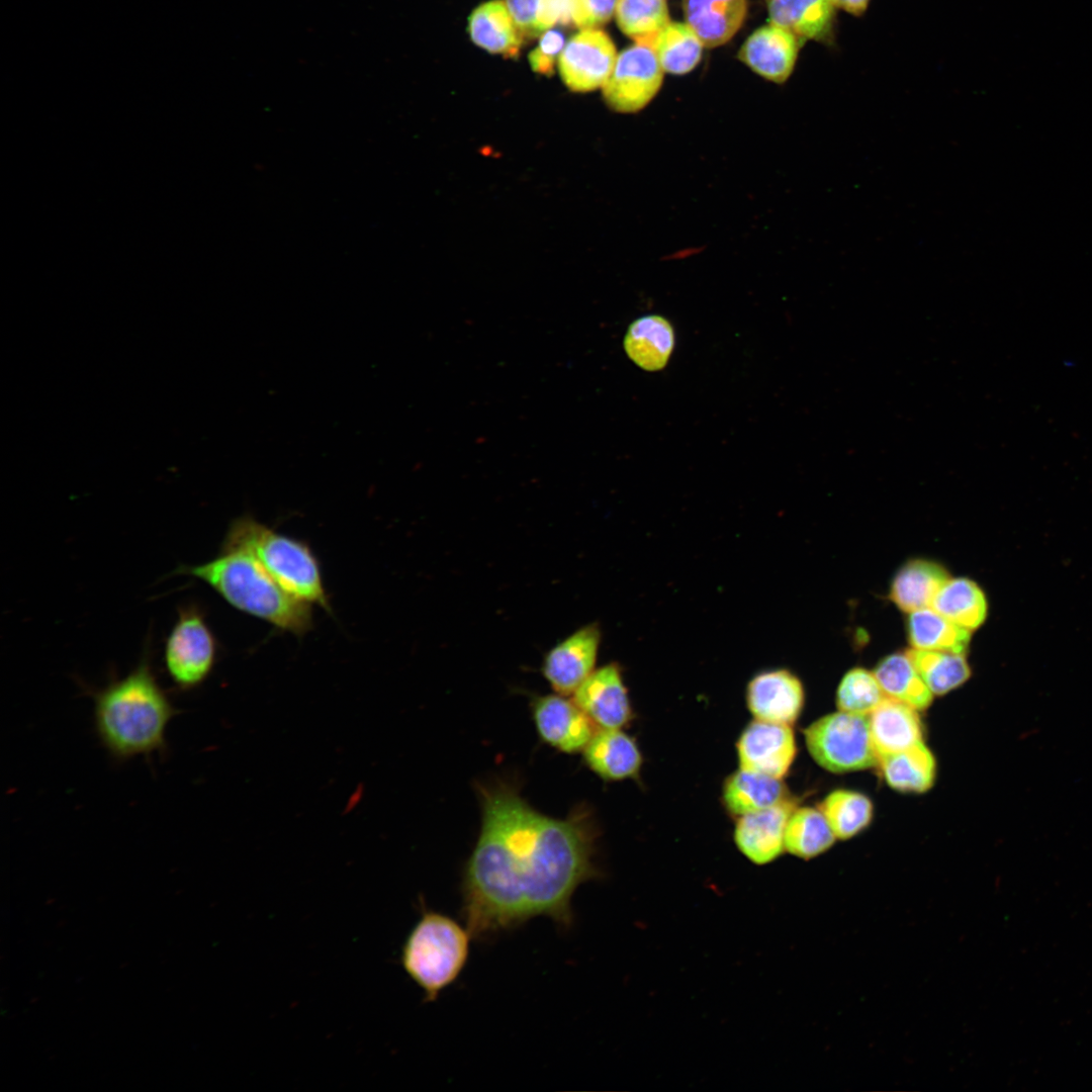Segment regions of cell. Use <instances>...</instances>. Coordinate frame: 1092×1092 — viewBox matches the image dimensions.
<instances>
[{
	"instance_id": "obj_1",
	"label": "cell",
	"mask_w": 1092,
	"mask_h": 1092,
	"mask_svg": "<svg viewBox=\"0 0 1092 1092\" xmlns=\"http://www.w3.org/2000/svg\"><path fill=\"white\" fill-rule=\"evenodd\" d=\"M481 827L462 874V915L475 938L514 929L536 917L572 923L576 889L598 876L599 830L592 810L564 818L533 808L516 783L476 784Z\"/></svg>"
},
{
	"instance_id": "obj_2",
	"label": "cell",
	"mask_w": 1092,
	"mask_h": 1092,
	"mask_svg": "<svg viewBox=\"0 0 1092 1092\" xmlns=\"http://www.w3.org/2000/svg\"><path fill=\"white\" fill-rule=\"evenodd\" d=\"M90 695L96 735L114 761L166 752V729L178 710L160 686L148 650L125 676Z\"/></svg>"
},
{
	"instance_id": "obj_3",
	"label": "cell",
	"mask_w": 1092,
	"mask_h": 1092,
	"mask_svg": "<svg viewBox=\"0 0 1092 1092\" xmlns=\"http://www.w3.org/2000/svg\"><path fill=\"white\" fill-rule=\"evenodd\" d=\"M176 572L202 580L232 607L278 629L301 636L312 627L311 605L284 589L243 549L221 545L211 560Z\"/></svg>"
},
{
	"instance_id": "obj_4",
	"label": "cell",
	"mask_w": 1092,
	"mask_h": 1092,
	"mask_svg": "<svg viewBox=\"0 0 1092 1092\" xmlns=\"http://www.w3.org/2000/svg\"><path fill=\"white\" fill-rule=\"evenodd\" d=\"M221 545L245 550L289 594L330 610L318 561L304 542L243 516L231 523Z\"/></svg>"
},
{
	"instance_id": "obj_5",
	"label": "cell",
	"mask_w": 1092,
	"mask_h": 1092,
	"mask_svg": "<svg viewBox=\"0 0 1092 1092\" xmlns=\"http://www.w3.org/2000/svg\"><path fill=\"white\" fill-rule=\"evenodd\" d=\"M471 937L467 927L449 915L423 910L403 943L400 963L425 1001H435L458 980L468 962Z\"/></svg>"
},
{
	"instance_id": "obj_6",
	"label": "cell",
	"mask_w": 1092,
	"mask_h": 1092,
	"mask_svg": "<svg viewBox=\"0 0 1092 1092\" xmlns=\"http://www.w3.org/2000/svg\"><path fill=\"white\" fill-rule=\"evenodd\" d=\"M812 758L831 772H849L878 765L879 756L872 738L869 716L838 711L828 714L804 730Z\"/></svg>"
},
{
	"instance_id": "obj_7",
	"label": "cell",
	"mask_w": 1092,
	"mask_h": 1092,
	"mask_svg": "<svg viewBox=\"0 0 1092 1092\" xmlns=\"http://www.w3.org/2000/svg\"><path fill=\"white\" fill-rule=\"evenodd\" d=\"M215 658V638L201 610L195 605L179 608L164 648L165 667L175 687L189 691L200 686Z\"/></svg>"
},
{
	"instance_id": "obj_8",
	"label": "cell",
	"mask_w": 1092,
	"mask_h": 1092,
	"mask_svg": "<svg viewBox=\"0 0 1092 1092\" xmlns=\"http://www.w3.org/2000/svg\"><path fill=\"white\" fill-rule=\"evenodd\" d=\"M662 81L663 69L654 51L635 43L617 56L612 73L602 87L603 96L613 110L634 113L653 99Z\"/></svg>"
},
{
	"instance_id": "obj_9",
	"label": "cell",
	"mask_w": 1092,
	"mask_h": 1092,
	"mask_svg": "<svg viewBox=\"0 0 1092 1092\" xmlns=\"http://www.w3.org/2000/svg\"><path fill=\"white\" fill-rule=\"evenodd\" d=\"M616 60L615 44L606 32L581 29L565 43L557 67L570 90L588 92L604 86Z\"/></svg>"
},
{
	"instance_id": "obj_10",
	"label": "cell",
	"mask_w": 1092,
	"mask_h": 1092,
	"mask_svg": "<svg viewBox=\"0 0 1092 1092\" xmlns=\"http://www.w3.org/2000/svg\"><path fill=\"white\" fill-rule=\"evenodd\" d=\"M530 708L540 739L560 752H581L597 731L595 723L567 696L536 695Z\"/></svg>"
},
{
	"instance_id": "obj_11",
	"label": "cell",
	"mask_w": 1092,
	"mask_h": 1092,
	"mask_svg": "<svg viewBox=\"0 0 1092 1092\" xmlns=\"http://www.w3.org/2000/svg\"><path fill=\"white\" fill-rule=\"evenodd\" d=\"M739 768L783 779L797 753L791 725L754 719L741 732L737 743Z\"/></svg>"
},
{
	"instance_id": "obj_12",
	"label": "cell",
	"mask_w": 1092,
	"mask_h": 1092,
	"mask_svg": "<svg viewBox=\"0 0 1092 1092\" xmlns=\"http://www.w3.org/2000/svg\"><path fill=\"white\" fill-rule=\"evenodd\" d=\"M601 643L597 623L587 624L554 645L544 656L542 674L559 695H573L596 669Z\"/></svg>"
},
{
	"instance_id": "obj_13",
	"label": "cell",
	"mask_w": 1092,
	"mask_h": 1092,
	"mask_svg": "<svg viewBox=\"0 0 1092 1092\" xmlns=\"http://www.w3.org/2000/svg\"><path fill=\"white\" fill-rule=\"evenodd\" d=\"M572 699L599 728L622 729L633 719L622 669L616 662L596 668Z\"/></svg>"
},
{
	"instance_id": "obj_14",
	"label": "cell",
	"mask_w": 1092,
	"mask_h": 1092,
	"mask_svg": "<svg viewBox=\"0 0 1092 1092\" xmlns=\"http://www.w3.org/2000/svg\"><path fill=\"white\" fill-rule=\"evenodd\" d=\"M745 700L754 719L792 725L803 710L805 692L797 675L777 668L755 674L747 685Z\"/></svg>"
},
{
	"instance_id": "obj_15",
	"label": "cell",
	"mask_w": 1092,
	"mask_h": 1092,
	"mask_svg": "<svg viewBox=\"0 0 1092 1092\" xmlns=\"http://www.w3.org/2000/svg\"><path fill=\"white\" fill-rule=\"evenodd\" d=\"M797 802L788 798L782 803L755 813L737 817L734 841L745 857L755 864H766L785 850V829Z\"/></svg>"
},
{
	"instance_id": "obj_16",
	"label": "cell",
	"mask_w": 1092,
	"mask_h": 1092,
	"mask_svg": "<svg viewBox=\"0 0 1092 1092\" xmlns=\"http://www.w3.org/2000/svg\"><path fill=\"white\" fill-rule=\"evenodd\" d=\"M769 23L790 31L803 41L814 40L836 48L838 9L832 0H765Z\"/></svg>"
},
{
	"instance_id": "obj_17",
	"label": "cell",
	"mask_w": 1092,
	"mask_h": 1092,
	"mask_svg": "<svg viewBox=\"0 0 1092 1092\" xmlns=\"http://www.w3.org/2000/svg\"><path fill=\"white\" fill-rule=\"evenodd\" d=\"M804 43L790 31L769 24L746 39L738 58L766 80L782 84L792 75Z\"/></svg>"
},
{
	"instance_id": "obj_18",
	"label": "cell",
	"mask_w": 1092,
	"mask_h": 1092,
	"mask_svg": "<svg viewBox=\"0 0 1092 1092\" xmlns=\"http://www.w3.org/2000/svg\"><path fill=\"white\" fill-rule=\"evenodd\" d=\"M581 752L586 766L604 781L635 778L642 765L637 743L622 729H597Z\"/></svg>"
},
{
	"instance_id": "obj_19",
	"label": "cell",
	"mask_w": 1092,
	"mask_h": 1092,
	"mask_svg": "<svg viewBox=\"0 0 1092 1092\" xmlns=\"http://www.w3.org/2000/svg\"><path fill=\"white\" fill-rule=\"evenodd\" d=\"M869 723L879 757L923 740L918 710L889 697L869 715Z\"/></svg>"
},
{
	"instance_id": "obj_20",
	"label": "cell",
	"mask_w": 1092,
	"mask_h": 1092,
	"mask_svg": "<svg viewBox=\"0 0 1092 1092\" xmlns=\"http://www.w3.org/2000/svg\"><path fill=\"white\" fill-rule=\"evenodd\" d=\"M685 19L704 47L715 48L732 38L742 25L747 0H682Z\"/></svg>"
},
{
	"instance_id": "obj_21",
	"label": "cell",
	"mask_w": 1092,
	"mask_h": 1092,
	"mask_svg": "<svg viewBox=\"0 0 1092 1092\" xmlns=\"http://www.w3.org/2000/svg\"><path fill=\"white\" fill-rule=\"evenodd\" d=\"M675 344L670 322L659 314H648L632 322L624 336V349L629 359L645 371L663 369Z\"/></svg>"
},
{
	"instance_id": "obj_22",
	"label": "cell",
	"mask_w": 1092,
	"mask_h": 1092,
	"mask_svg": "<svg viewBox=\"0 0 1092 1092\" xmlns=\"http://www.w3.org/2000/svg\"><path fill=\"white\" fill-rule=\"evenodd\" d=\"M790 798L782 779L739 768L723 784L722 800L736 816L771 808Z\"/></svg>"
},
{
	"instance_id": "obj_23",
	"label": "cell",
	"mask_w": 1092,
	"mask_h": 1092,
	"mask_svg": "<svg viewBox=\"0 0 1092 1092\" xmlns=\"http://www.w3.org/2000/svg\"><path fill=\"white\" fill-rule=\"evenodd\" d=\"M471 40L490 54L515 58L524 36L515 24L505 1L490 0L478 5L468 17Z\"/></svg>"
},
{
	"instance_id": "obj_24",
	"label": "cell",
	"mask_w": 1092,
	"mask_h": 1092,
	"mask_svg": "<svg viewBox=\"0 0 1092 1092\" xmlns=\"http://www.w3.org/2000/svg\"><path fill=\"white\" fill-rule=\"evenodd\" d=\"M948 578V571L941 564L927 559H911L893 577L889 598L906 613L927 608Z\"/></svg>"
},
{
	"instance_id": "obj_25",
	"label": "cell",
	"mask_w": 1092,
	"mask_h": 1092,
	"mask_svg": "<svg viewBox=\"0 0 1092 1092\" xmlns=\"http://www.w3.org/2000/svg\"><path fill=\"white\" fill-rule=\"evenodd\" d=\"M877 767L886 783L901 793H924L931 788L936 776L935 758L923 740L880 756Z\"/></svg>"
},
{
	"instance_id": "obj_26",
	"label": "cell",
	"mask_w": 1092,
	"mask_h": 1092,
	"mask_svg": "<svg viewBox=\"0 0 1092 1092\" xmlns=\"http://www.w3.org/2000/svg\"><path fill=\"white\" fill-rule=\"evenodd\" d=\"M907 638L915 649L949 651L965 654L971 640V632L931 607L908 613Z\"/></svg>"
},
{
	"instance_id": "obj_27",
	"label": "cell",
	"mask_w": 1092,
	"mask_h": 1092,
	"mask_svg": "<svg viewBox=\"0 0 1092 1092\" xmlns=\"http://www.w3.org/2000/svg\"><path fill=\"white\" fill-rule=\"evenodd\" d=\"M873 672L887 697L918 711L932 703L934 695L918 673L907 651L883 657Z\"/></svg>"
},
{
	"instance_id": "obj_28",
	"label": "cell",
	"mask_w": 1092,
	"mask_h": 1092,
	"mask_svg": "<svg viewBox=\"0 0 1092 1092\" xmlns=\"http://www.w3.org/2000/svg\"><path fill=\"white\" fill-rule=\"evenodd\" d=\"M930 607L969 631L979 628L988 612L984 592L967 577H949L935 595Z\"/></svg>"
},
{
	"instance_id": "obj_29",
	"label": "cell",
	"mask_w": 1092,
	"mask_h": 1092,
	"mask_svg": "<svg viewBox=\"0 0 1092 1092\" xmlns=\"http://www.w3.org/2000/svg\"><path fill=\"white\" fill-rule=\"evenodd\" d=\"M835 839L819 808L797 807L786 825L785 850L797 857L809 859L830 848Z\"/></svg>"
},
{
	"instance_id": "obj_30",
	"label": "cell",
	"mask_w": 1092,
	"mask_h": 1092,
	"mask_svg": "<svg viewBox=\"0 0 1092 1092\" xmlns=\"http://www.w3.org/2000/svg\"><path fill=\"white\" fill-rule=\"evenodd\" d=\"M907 654L934 696L949 693L971 676L965 654L915 648L907 650Z\"/></svg>"
},
{
	"instance_id": "obj_31",
	"label": "cell",
	"mask_w": 1092,
	"mask_h": 1092,
	"mask_svg": "<svg viewBox=\"0 0 1092 1092\" xmlns=\"http://www.w3.org/2000/svg\"><path fill=\"white\" fill-rule=\"evenodd\" d=\"M819 809L838 839H848L861 832L871 823L874 812L869 797L843 789L828 794Z\"/></svg>"
},
{
	"instance_id": "obj_32",
	"label": "cell",
	"mask_w": 1092,
	"mask_h": 1092,
	"mask_svg": "<svg viewBox=\"0 0 1092 1092\" xmlns=\"http://www.w3.org/2000/svg\"><path fill=\"white\" fill-rule=\"evenodd\" d=\"M615 18L624 34L651 49L670 22L665 0H618Z\"/></svg>"
},
{
	"instance_id": "obj_33",
	"label": "cell",
	"mask_w": 1092,
	"mask_h": 1092,
	"mask_svg": "<svg viewBox=\"0 0 1092 1092\" xmlns=\"http://www.w3.org/2000/svg\"><path fill=\"white\" fill-rule=\"evenodd\" d=\"M703 47L687 23L669 22L658 33L652 50L664 72L682 75L698 65Z\"/></svg>"
},
{
	"instance_id": "obj_34",
	"label": "cell",
	"mask_w": 1092,
	"mask_h": 1092,
	"mask_svg": "<svg viewBox=\"0 0 1092 1092\" xmlns=\"http://www.w3.org/2000/svg\"><path fill=\"white\" fill-rule=\"evenodd\" d=\"M886 697L874 672L854 667L839 682L836 706L839 711L869 716Z\"/></svg>"
},
{
	"instance_id": "obj_35",
	"label": "cell",
	"mask_w": 1092,
	"mask_h": 1092,
	"mask_svg": "<svg viewBox=\"0 0 1092 1092\" xmlns=\"http://www.w3.org/2000/svg\"><path fill=\"white\" fill-rule=\"evenodd\" d=\"M618 0H572L571 19L580 29H596L608 23Z\"/></svg>"
},
{
	"instance_id": "obj_36",
	"label": "cell",
	"mask_w": 1092,
	"mask_h": 1092,
	"mask_svg": "<svg viewBox=\"0 0 1092 1092\" xmlns=\"http://www.w3.org/2000/svg\"><path fill=\"white\" fill-rule=\"evenodd\" d=\"M565 43L560 31L548 29L543 32L538 46L529 54L528 59L532 70L538 74H552Z\"/></svg>"
},
{
	"instance_id": "obj_37",
	"label": "cell",
	"mask_w": 1092,
	"mask_h": 1092,
	"mask_svg": "<svg viewBox=\"0 0 1092 1092\" xmlns=\"http://www.w3.org/2000/svg\"><path fill=\"white\" fill-rule=\"evenodd\" d=\"M522 35L535 37L545 32L542 25L544 0H505Z\"/></svg>"
},
{
	"instance_id": "obj_38",
	"label": "cell",
	"mask_w": 1092,
	"mask_h": 1092,
	"mask_svg": "<svg viewBox=\"0 0 1092 1092\" xmlns=\"http://www.w3.org/2000/svg\"><path fill=\"white\" fill-rule=\"evenodd\" d=\"M872 0H832L838 10H842L854 17L863 16Z\"/></svg>"
}]
</instances>
